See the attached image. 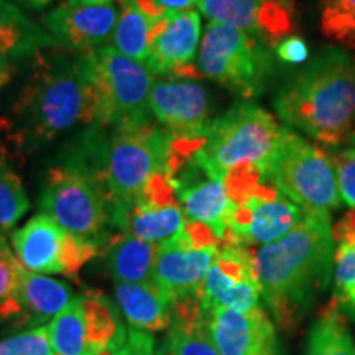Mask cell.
Returning a JSON list of instances; mask_svg holds the SVG:
<instances>
[{"label":"cell","instance_id":"484cf974","mask_svg":"<svg viewBox=\"0 0 355 355\" xmlns=\"http://www.w3.org/2000/svg\"><path fill=\"white\" fill-rule=\"evenodd\" d=\"M46 48H60V43L12 2L0 0V55L20 58Z\"/></svg>","mask_w":355,"mask_h":355},{"label":"cell","instance_id":"9a60e30c","mask_svg":"<svg viewBox=\"0 0 355 355\" xmlns=\"http://www.w3.org/2000/svg\"><path fill=\"white\" fill-rule=\"evenodd\" d=\"M201 44V17L194 10L168 12L152 19L146 68L168 78H194V56Z\"/></svg>","mask_w":355,"mask_h":355},{"label":"cell","instance_id":"4316f807","mask_svg":"<svg viewBox=\"0 0 355 355\" xmlns=\"http://www.w3.org/2000/svg\"><path fill=\"white\" fill-rule=\"evenodd\" d=\"M304 355H355L345 314L332 303L311 326Z\"/></svg>","mask_w":355,"mask_h":355},{"label":"cell","instance_id":"4fadbf2b","mask_svg":"<svg viewBox=\"0 0 355 355\" xmlns=\"http://www.w3.org/2000/svg\"><path fill=\"white\" fill-rule=\"evenodd\" d=\"M260 301L254 250L234 241L222 242L199 290V304L204 314L216 308L247 313L261 308Z\"/></svg>","mask_w":355,"mask_h":355},{"label":"cell","instance_id":"44dd1931","mask_svg":"<svg viewBox=\"0 0 355 355\" xmlns=\"http://www.w3.org/2000/svg\"><path fill=\"white\" fill-rule=\"evenodd\" d=\"M115 300L132 329L144 332L168 331L173 309L157 283H115Z\"/></svg>","mask_w":355,"mask_h":355},{"label":"cell","instance_id":"7a4b0ae2","mask_svg":"<svg viewBox=\"0 0 355 355\" xmlns=\"http://www.w3.org/2000/svg\"><path fill=\"white\" fill-rule=\"evenodd\" d=\"M97 96L87 53L38 51L12 109V139L37 150L78 123H96Z\"/></svg>","mask_w":355,"mask_h":355},{"label":"cell","instance_id":"8d00e7d4","mask_svg":"<svg viewBox=\"0 0 355 355\" xmlns=\"http://www.w3.org/2000/svg\"><path fill=\"white\" fill-rule=\"evenodd\" d=\"M13 74H15V66L12 64L10 58L0 55V91L12 81Z\"/></svg>","mask_w":355,"mask_h":355},{"label":"cell","instance_id":"7c38bea8","mask_svg":"<svg viewBox=\"0 0 355 355\" xmlns=\"http://www.w3.org/2000/svg\"><path fill=\"white\" fill-rule=\"evenodd\" d=\"M304 212L273 184L272 180L232 202L229 237L225 241L248 248L265 247L290 234L303 220Z\"/></svg>","mask_w":355,"mask_h":355},{"label":"cell","instance_id":"d6a6232c","mask_svg":"<svg viewBox=\"0 0 355 355\" xmlns=\"http://www.w3.org/2000/svg\"><path fill=\"white\" fill-rule=\"evenodd\" d=\"M331 158L336 168L340 198L350 209H355V146L334 152Z\"/></svg>","mask_w":355,"mask_h":355},{"label":"cell","instance_id":"836d02e7","mask_svg":"<svg viewBox=\"0 0 355 355\" xmlns=\"http://www.w3.org/2000/svg\"><path fill=\"white\" fill-rule=\"evenodd\" d=\"M275 53L282 63L285 64H303L309 58L308 44L298 35H290V37L283 38L277 46Z\"/></svg>","mask_w":355,"mask_h":355},{"label":"cell","instance_id":"cb8c5ba5","mask_svg":"<svg viewBox=\"0 0 355 355\" xmlns=\"http://www.w3.org/2000/svg\"><path fill=\"white\" fill-rule=\"evenodd\" d=\"M158 243L141 241L130 234H121L107 245V265L115 283L153 282L158 259Z\"/></svg>","mask_w":355,"mask_h":355},{"label":"cell","instance_id":"8fae6325","mask_svg":"<svg viewBox=\"0 0 355 355\" xmlns=\"http://www.w3.org/2000/svg\"><path fill=\"white\" fill-rule=\"evenodd\" d=\"M12 247L25 270L40 275L74 277L83 265L99 254V245L84 241L40 212L12 234Z\"/></svg>","mask_w":355,"mask_h":355},{"label":"cell","instance_id":"2e32d148","mask_svg":"<svg viewBox=\"0 0 355 355\" xmlns=\"http://www.w3.org/2000/svg\"><path fill=\"white\" fill-rule=\"evenodd\" d=\"M150 109L159 125L178 139H206L212 123L209 96L189 78L155 81Z\"/></svg>","mask_w":355,"mask_h":355},{"label":"cell","instance_id":"f1b7e54d","mask_svg":"<svg viewBox=\"0 0 355 355\" xmlns=\"http://www.w3.org/2000/svg\"><path fill=\"white\" fill-rule=\"evenodd\" d=\"M30 207L20 178L8 165L7 150L0 144V235L8 232Z\"/></svg>","mask_w":355,"mask_h":355},{"label":"cell","instance_id":"52a82bcc","mask_svg":"<svg viewBox=\"0 0 355 355\" xmlns=\"http://www.w3.org/2000/svg\"><path fill=\"white\" fill-rule=\"evenodd\" d=\"M270 46L235 26L211 21L199 44L198 66L204 76L243 99L265 91L273 74Z\"/></svg>","mask_w":355,"mask_h":355},{"label":"cell","instance_id":"603a6c76","mask_svg":"<svg viewBox=\"0 0 355 355\" xmlns=\"http://www.w3.org/2000/svg\"><path fill=\"white\" fill-rule=\"evenodd\" d=\"M173 321L166 344L175 355H220L212 340L199 298L173 303Z\"/></svg>","mask_w":355,"mask_h":355},{"label":"cell","instance_id":"f35d334b","mask_svg":"<svg viewBox=\"0 0 355 355\" xmlns=\"http://www.w3.org/2000/svg\"><path fill=\"white\" fill-rule=\"evenodd\" d=\"M69 3H112L114 0H68Z\"/></svg>","mask_w":355,"mask_h":355},{"label":"cell","instance_id":"d590c367","mask_svg":"<svg viewBox=\"0 0 355 355\" xmlns=\"http://www.w3.org/2000/svg\"><path fill=\"white\" fill-rule=\"evenodd\" d=\"M139 8L150 19H157L159 15H165L168 12L189 10L196 0H133Z\"/></svg>","mask_w":355,"mask_h":355},{"label":"cell","instance_id":"74e56055","mask_svg":"<svg viewBox=\"0 0 355 355\" xmlns=\"http://www.w3.org/2000/svg\"><path fill=\"white\" fill-rule=\"evenodd\" d=\"M17 2L30 8H42V7H46L48 3L53 2V0H17Z\"/></svg>","mask_w":355,"mask_h":355},{"label":"cell","instance_id":"7bdbcfd3","mask_svg":"<svg viewBox=\"0 0 355 355\" xmlns=\"http://www.w3.org/2000/svg\"><path fill=\"white\" fill-rule=\"evenodd\" d=\"M196 3H198V0H196Z\"/></svg>","mask_w":355,"mask_h":355},{"label":"cell","instance_id":"ffe728a7","mask_svg":"<svg viewBox=\"0 0 355 355\" xmlns=\"http://www.w3.org/2000/svg\"><path fill=\"white\" fill-rule=\"evenodd\" d=\"M184 225L183 207L178 201L170 176L165 171H158L128 212L122 234L135 235L141 241L159 245L180 234Z\"/></svg>","mask_w":355,"mask_h":355},{"label":"cell","instance_id":"3957f363","mask_svg":"<svg viewBox=\"0 0 355 355\" xmlns=\"http://www.w3.org/2000/svg\"><path fill=\"white\" fill-rule=\"evenodd\" d=\"M275 110L291 130L324 145L349 144L355 128V56L343 48L322 51L282 87Z\"/></svg>","mask_w":355,"mask_h":355},{"label":"cell","instance_id":"277c9868","mask_svg":"<svg viewBox=\"0 0 355 355\" xmlns=\"http://www.w3.org/2000/svg\"><path fill=\"white\" fill-rule=\"evenodd\" d=\"M283 127L254 102H241L214 119L194 159L224 181L230 171L255 170L270 178Z\"/></svg>","mask_w":355,"mask_h":355},{"label":"cell","instance_id":"ba28073f","mask_svg":"<svg viewBox=\"0 0 355 355\" xmlns=\"http://www.w3.org/2000/svg\"><path fill=\"white\" fill-rule=\"evenodd\" d=\"M270 180L304 214H331L339 207L340 193L331 155L283 127Z\"/></svg>","mask_w":355,"mask_h":355},{"label":"cell","instance_id":"ac0fdd59","mask_svg":"<svg viewBox=\"0 0 355 355\" xmlns=\"http://www.w3.org/2000/svg\"><path fill=\"white\" fill-rule=\"evenodd\" d=\"M119 13L114 3H63L43 17L46 32L61 48L89 53L104 46L117 26Z\"/></svg>","mask_w":355,"mask_h":355},{"label":"cell","instance_id":"b9f144b4","mask_svg":"<svg viewBox=\"0 0 355 355\" xmlns=\"http://www.w3.org/2000/svg\"><path fill=\"white\" fill-rule=\"evenodd\" d=\"M349 144H352V145H355V128H354L352 135H350V139H349Z\"/></svg>","mask_w":355,"mask_h":355},{"label":"cell","instance_id":"60d3db41","mask_svg":"<svg viewBox=\"0 0 355 355\" xmlns=\"http://www.w3.org/2000/svg\"><path fill=\"white\" fill-rule=\"evenodd\" d=\"M114 2H117L119 6H122V7H125L127 3H130V2H133V0H114Z\"/></svg>","mask_w":355,"mask_h":355},{"label":"cell","instance_id":"4dcf8cb0","mask_svg":"<svg viewBox=\"0 0 355 355\" xmlns=\"http://www.w3.org/2000/svg\"><path fill=\"white\" fill-rule=\"evenodd\" d=\"M321 32L332 42L355 48V0H319Z\"/></svg>","mask_w":355,"mask_h":355},{"label":"cell","instance_id":"5bb4252c","mask_svg":"<svg viewBox=\"0 0 355 355\" xmlns=\"http://www.w3.org/2000/svg\"><path fill=\"white\" fill-rule=\"evenodd\" d=\"M220 245H204L183 229L159 243L153 279L170 303L199 298L204 278L214 263Z\"/></svg>","mask_w":355,"mask_h":355},{"label":"cell","instance_id":"5b68a950","mask_svg":"<svg viewBox=\"0 0 355 355\" xmlns=\"http://www.w3.org/2000/svg\"><path fill=\"white\" fill-rule=\"evenodd\" d=\"M171 135L153 121L115 127L105 137L104 178L114 204V227L122 232L146 183L166 166Z\"/></svg>","mask_w":355,"mask_h":355},{"label":"cell","instance_id":"d6986e66","mask_svg":"<svg viewBox=\"0 0 355 355\" xmlns=\"http://www.w3.org/2000/svg\"><path fill=\"white\" fill-rule=\"evenodd\" d=\"M206 318L220 355H282L277 327L263 308L247 313L216 308Z\"/></svg>","mask_w":355,"mask_h":355},{"label":"cell","instance_id":"ab89813d","mask_svg":"<svg viewBox=\"0 0 355 355\" xmlns=\"http://www.w3.org/2000/svg\"><path fill=\"white\" fill-rule=\"evenodd\" d=\"M157 355H175L171 352V349H170V345L166 344V340L165 343H163L162 345H159V349L157 350Z\"/></svg>","mask_w":355,"mask_h":355},{"label":"cell","instance_id":"d4e9b609","mask_svg":"<svg viewBox=\"0 0 355 355\" xmlns=\"http://www.w3.org/2000/svg\"><path fill=\"white\" fill-rule=\"evenodd\" d=\"M334 234V296L332 304L355 318V209L332 229Z\"/></svg>","mask_w":355,"mask_h":355},{"label":"cell","instance_id":"7402d4cb","mask_svg":"<svg viewBox=\"0 0 355 355\" xmlns=\"http://www.w3.org/2000/svg\"><path fill=\"white\" fill-rule=\"evenodd\" d=\"M73 300L66 283L24 268L20 282L21 316L15 326L21 324L30 326V329L48 326Z\"/></svg>","mask_w":355,"mask_h":355},{"label":"cell","instance_id":"1f68e13d","mask_svg":"<svg viewBox=\"0 0 355 355\" xmlns=\"http://www.w3.org/2000/svg\"><path fill=\"white\" fill-rule=\"evenodd\" d=\"M0 355H55L48 326L19 332L0 340Z\"/></svg>","mask_w":355,"mask_h":355},{"label":"cell","instance_id":"30bf717a","mask_svg":"<svg viewBox=\"0 0 355 355\" xmlns=\"http://www.w3.org/2000/svg\"><path fill=\"white\" fill-rule=\"evenodd\" d=\"M48 329L55 355H112L127 339L114 304L92 290L71 301Z\"/></svg>","mask_w":355,"mask_h":355},{"label":"cell","instance_id":"6da1fadb","mask_svg":"<svg viewBox=\"0 0 355 355\" xmlns=\"http://www.w3.org/2000/svg\"><path fill=\"white\" fill-rule=\"evenodd\" d=\"M254 268L278 326H298L334 273L331 214H304L290 234L254 252Z\"/></svg>","mask_w":355,"mask_h":355},{"label":"cell","instance_id":"f546056e","mask_svg":"<svg viewBox=\"0 0 355 355\" xmlns=\"http://www.w3.org/2000/svg\"><path fill=\"white\" fill-rule=\"evenodd\" d=\"M24 266L15 252L8 245L7 239L0 235V322L21 316L20 282Z\"/></svg>","mask_w":355,"mask_h":355},{"label":"cell","instance_id":"83f0119b","mask_svg":"<svg viewBox=\"0 0 355 355\" xmlns=\"http://www.w3.org/2000/svg\"><path fill=\"white\" fill-rule=\"evenodd\" d=\"M150 32L152 19L145 15L135 2H130L122 7L112 35V46L123 56L146 66L150 58Z\"/></svg>","mask_w":355,"mask_h":355},{"label":"cell","instance_id":"e575fe53","mask_svg":"<svg viewBox=\"0 0 355 355\" xmlns=\"http://www.w3.org/2000/svg\"><path fill=\"white\" fill-rule=\"evenodd\" d=\"M112 355H157L153 336L150 332L137 331L130 327L125 343Z\"/></svg>","mask_w":355,"mask_h":355},{"label":"cell","instance_id":"e0dca14e","mask_svg":"<svg viewBox=\"0 0 355 355\" xmlns=\"http://www.w3.org/2000/svg\"><path fill=\"white\" fill-rule=\"evenodd\" d=\"M211 21L241 28L277 46L295 28V0H198Z\"/></svg>","mask_w":355,"mask_h":355},{"label":"cell","instance_id":"8992f818","mask_svg":"<svg viewBox=\"0 0 355 355\" xmlns=\"http://www.w3.org/2000/svg\"><path fill=\"white\" fill-rule=\"evenodd\" d=\"M40 207L66 232L99 247L114 227V204L104 180L66 158L48 173Z\"/></svg>","mask_w":355,"mask_h":355},{"label":"cell","instance_id":"9c48e42d","mask_svg":"<svg viewBox=\"0 0 355 355\" xmlns=\"http://www.w3.org/2000/svg\"><path fill=\"white\" fill-rule=\"evenodd\" d=\"M87 56L97 96L94 125L115 128L152 121V71L123 56L112 44L89 51Z\"/></svg>","mask_w":355,"mask_h":355}]
</instances>
